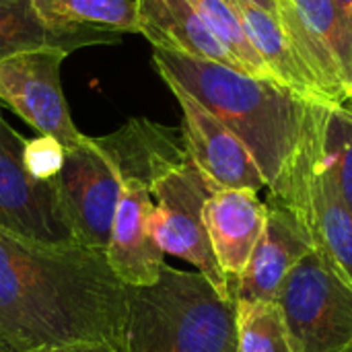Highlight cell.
<instances>
[{"mask_svg": "<svg viewBox=\"0 0 352 352\" xmlns=\"http://www.w3.org/2000/svg\"><path fill=\"white\" fill-rule=\"evenodd\" d=\"M126 287L105 254L52 250L0 229V342L31 352L78 340L124 349Z\"/></svg>", "mask_w": 352, "mask_h": 352, "instance_id": "1", "label": "cell"}, {"mask_svg": "<svg viewBox=\"0 0 352 352\" xmlns=\"http://www.w3.org/2000/svg\"><path fill=\"white\" fill-rule=\"evenodd\" d=\"M157 72L214 113L252 153L266 188H274L303 132L307 105L274 78H260L219 62L153 52Z\"/></svg>", "mask_w": 352, "mask_h": 352, "instance_id": "2", "label": "cell"}, {"mask_svg": "<svg viewBox=\"0 0 352 352\" xmlns=\"http://www.w3.org/2000/svg\"><path fill=\"white\" fill-rule=\"evenodd\" d=\"M237 299L200 272L163 266L144 287H126L122 352H235Z\"/></svg>", "mask_w": 352, "mask_h": 352, "instance_id": "3", "label": "cell"}, {"mask_svg": "<svg viewBox=\"0 0 352 352\" xmlns=\"http://www.w3.org/2000/svg\"><path fill=\"white\" fill-rule=\"evenodd\" d=\"M142 173L155 204L151 229L161 252L192 264L223 297H235L204 225V204L214 190L190 159L182 130L144 120Z\"/></svg>", "mask_w": 352, "mask_h": 352, "instance_id": "4", "label": "cell"}, {"mask_svg": "<svg viewBox=\"0 0 352 352\" xmlns=\"http://www.w3.org/2000/svg\"><path fill=\"white\" fill-rule=\"evenodd\" d=\"M328 103L307 105L301 140L268 198L287 206L307 229L314 250L352 285V210L328 167L324 116Z\"/></svg>", "mask_w": 352, "mask_h": 352, "instance_id": "5", "label": "cell"}, {"mask_svg": "<svg viewBox=\"0 0 352 352\" xmlns=\"http://www.w3.org/2000/svg\"><path fill=\"white\" fill-rule=\"evenodd\" d=\"M276 303L295 352H352V285L316 250L287 276Z\"/></svg>", "mask_w": 352, "mask_h": 352, "instance_id": "6", "label": "cell"}, {"mask_svg": "<svg viewBox=\"0 0 352 352\" xmlns=\"http://www.w3.org/2000/svg\"><path fill=\"white\" fill-rule=\"evenodd\" d=\"M23 146L25 138L0 116V229L41 248H80L56 179H35L23 163Z\"/></svg>", "mask_w": 352, "mask_h": 352, "instance_id": "7", "label": "cell"}, {"mask_svg": "<svg viewBox=\"0 0 352 352\" xmlns=\"http://www.w3.org/2000/svg\"><path fill=\"white\" fill-rule=\"evenodd\" d=\"M56 188L78 245L105 254L122 194V173L97 138L85 136L80 144L66 148Z\"/></svg>", "mask_w": 352, "mask_h": 352, "instance_id": "8", "label": "cell"}, {"mask_svg": "<svg viewBox=\"0 0 352 352\" xmlns=\"http://www.w3.org/2000/svg\"><path fill=\"white\" fill-rule=\"evenodd\" d=\"M66 56L64 50L41 47L0 58V105L10 107L39 134L72 148L85 134L74 126L62 91L60 68Z\"/></svg>", "mask_w": 352, "mask_h": 352, "instance_id": "9", "label": "cell"}, {"mask_svg": "<svg viewBox=\"0 0 352 352\" xmlns=\"http://www.w3.org/2000/svg\"><path fill=\"white\" fill-rule=\"evenodd\" d=\"M278 21L330 103L352 91V37L334 0H278Z\"/></svg>", "mask_w": 352, "mask_h": 352, "instance_id": "10", "label": "cell"}, {"mask_svg": "<svg viewBox=\"0 0 352 352\" xmlns=\"http://www.w3.org/2000/svg\"><path fill=\"white\" fill-rule=\"evenodd\" d=\"M182 109V136L186 151L212 190L266 188V182L248 146L202 103L173 82H165Z\"/></svg>", "mask_w": 352, "mask_h": 352, "instance_id": "11", "label": "cell"}, {"mask_svg": "<svg viewBox=\"0 0 352 352\" xmlns=\"http://www.w3.org/2000/svg\"><path fill=\"white\" fill-rule=\"evenodd\" d=\"M118 169L122 173V194L105 260L124 287L153 285L165 266V254L157 245L151 229L153 196L144 175L134 169Z\"/></svg>", "mask_w": 352, "mask_h": 352, "instance_id": "12", "label": "cell"}, {"mask_svg": "<svg viewBox=\"0 0 352 352\" xmlns=\"http://www.w3.org/2000/svg\"><path fill=\"white\" fill-rule=\"evenodd\" d=\"M266 227L245 270L235 278L237 301H276L293 268L314 252V241L301 221L280 202L268 198Z\"/></svg>", "mask_w": 352, "mask_h": 352, "instance_id": "13", "label": "cell"}, {"mask_svg": "<svg viewBox=\"0 0 352 352\" xmlns=\"http://www.w3.org/2000/svg\"><path fill=\"white\" fill-rule=\"evenodd\" d=\"M268 217V204L252 190H214L204 204V225L212 254L225 272L235 278L245 270L260 241Z\"/></svg>", "mask_w": 352, "mask_h": 352, "instance_id": "14", "label": "cell"}, {"mask_svg": "<svg viewBox=\"0 0 352 352\" xmlns=\"http://www.w3.org/2000/svg\"><path fill=\"white\" fill-rule=\"evenodd\" d=\"M136 16L138 33L155 50L210 60L245 72L188 0H136Z\"/></svg>", "mask_w": 352, "mask_h": 352, "instance_id": "15", "label": "cell"}, {"mask_svg": "<svg viewBox=\"0 0 352 352\" xmlns=\"http://www.w3.org/2000/svg\"><path fill=\"white\" fill-rule=\"evenodd\" d=\"M233 4H235V10L239 12V19L243 23L250 43L258 52L270 76L278 85L303 97L305 101L334 105L326 97L316 74L309 70V66L297 52L289 33L280 25L278 14L239 2V0H233Z\"/></svg>", "mask_w": 352, "mask_h": 352, "instance_id": "16", "label": "cell"}, {"mask_svg": "<svg viewBox=\"0 0 352 352\" xmlns=\"http://www.w3.org/2000/svg\"><path fill=\"white\" fill-rule=\"evenodd\" d=\"M120 41V33L52 29L39 19L33 0H0V58L41 47H56L70 54L89 45H111Z\"/></svg>", "mask_w": 352, "mask_h": 352, "instance_id": "17", "label": "cell"}, {"mask_svg": "<svg viewBox=\"0 0 352 352\" xmlns=\"http://www.w3.org/2000/svg\"><path fill=\"white\" fill-rule=\"evenodd\" d=\"M33 6L58 31L138 33L136 0H33Z\"/></svg>", "mask_w": 352, "mask_h": 352, "instance_id": "18", "label": "cell"}, {"mask_svg": "<svg viewBox=\"0 0 352 352\" xmlns=\"http://www.w3.org/2000/svg\"><path fill=\"white\" fill-rule=\"evenodd\" d=\"M235 352H295L276 301H237Z\"/></svg>", "mask_w": 352, "mask_h": 352, "instance_id": "19", "label": "cell"}, {"mask_svg": "<svg viewBox=\"0 0 352 352\" xmlns=\"http://www.w3.org/2000/svg\"><path fill=\"white\" fill-rule=\"evenodd\" d=\"M188 2L208 25V29L225 43V47L239 60V64L248 74L260 78H272L264 62L260 60L258 52L250 43L233 0H188Z\"/></svg>", "mask_w": 352, "mask_h": 352, "instance_id": "20", "label": "cell"}, {"mask_svg": "<svg viewBox=\"0 0 352 352\" xmlns=\"http://www.w3.org/2000/svg\"><path fill=\"white\" fill-rule=\"evenodd\" d=\"M324 153L338 190L352 210V99L326 105Z\"/></svg>", "mask_w": 352, "mask_h": 352, "instance_id": "21", "label": "cell"}, {"mask_svg": "<svg viewBox=\"0 0 352 352\" xmlns=\"http://www.w3.org/2000/svg\"><path fill=\"white\" fill-rule=\"evenodd\" d=\"M66 148L52 136L39 134L33 140H25L23 163L27 171L39 182H54L64 165Z\"/></svg>", "mask_w": 352, "mask_h": 352, "instance_id": "22", "label": "cell"}, {"mask_svg": "<svg viewBox=\"0 0 352 352\" xmlns=\"http://www.w3.org/2000/svg\"><path fill=\"white\" fill-rule=\"evenodd\" d=\"M31 352H120L111 342L103 340H78V342H68V344H58V346H45Z\"/></svg>", "mask_w": 352, "mask_h": 352, "instance_id": "23", "label": "cell"}, {"mask_svg": "<svg viewBox=\"0 0 352 352\" xmlns=\"http://www.w3.org/2000/svg\"><path fill=\"white\" fill-rule=\"evenodd\" d=\"M334 2H336V6H338V10H340V14H342L352 37V0H334Z\"/></svg>", "mask_w": 352, "mask_h": 352, "instance_id": "24", "label": "cell"}, {"mask_svg": "<svg viewBox=\"0 0 352 352\" xmlns=\"http://www.w3.org/2000/svg\"><path fill=\"white\" fill-rule=\"evenodd\" d=\"M239 2H245V4H252V6H258V8H264L268 12H278V0H239Z\"/></svg>", "mask_w": 352, "mask_h": 352, "instance_id": "25", "label": "cell"}, {"mask_svg": "<svg viewBox=\"0 0 352 352\" xmlns=\"http://www.w3.org/2000/svg\"><path fill=\"white\" fill-rule=\"evenodd\" d=\"M0 352H12V351H10V349H8L6 344H2V342H0Z\"/></svg>", "mask_w": 352, "mask_h": 352, "instance_id": "26", "label": "cell"}, {"mask_svg": "<svg viewBox=\"0 0 352 352\" xmlns=\"http://www.w3.org/2000/svg\"><path fill=\"white\" fill-rule=\"evenodd\" d=\"M0 109H2V105H0ZM0 116H2V113H0Z\"/></svg>", "mask_w": 352, "mask_h": 352, "instance_id": "27", "label": "cell"}, {"mask_svg": "<svg viewBox=\"0 0 352 352\" xmlns=\"http://www.w3.org/2000/svg\"><path fill=\"white\" fill-rule=\"evenodd\" d=\"M351 99H352V91H351Z\"/></svg>", "mask_w": 352, "mask_h": 352, "instance_id": "28", "label": "cell"}]
</instances>
